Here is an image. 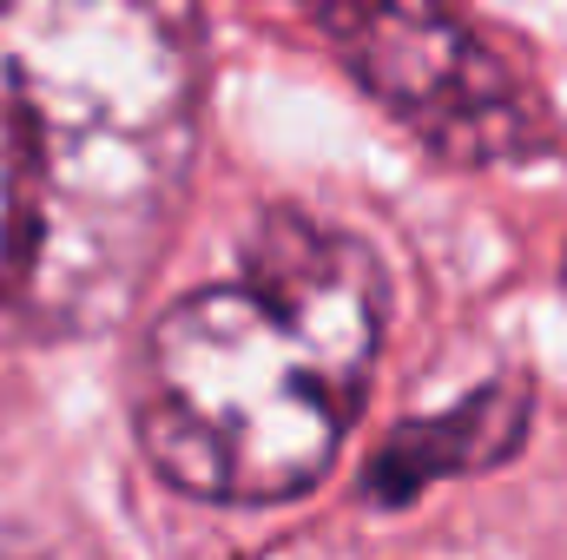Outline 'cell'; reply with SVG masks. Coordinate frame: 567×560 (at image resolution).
Segmentation results:
<instances>
[{
	"instance_id": "6da1fadb",
	"label": "cell",
	"mask_w": 567,
	"mask_h": 560,
	"mask_svg": "<svg viewBox=\"0 0 567 560\" xmlns=\"http://www.w3.org/2000/svg\"><path fill=\"white\" fill-rule=\"evenodd\" d=\"M198 126L192 0H0V336L73 343L140 303Z\"/></svg>"
},
{
	"instance_id": "277c9868",
	"label": "cell",
	"mask_w": 567,
	"mask_h": 560,
	"mask_svg": "<svg viewBox=\"0 0 567 560\" xmlns=\"http://www.w3.org/2000/svg\"><path fill=\"white\" fill-rule=\"evenodd\" d=\"M528 416H535L528 383L502 376V383L475 390L468 403H455L449 416H429V422L396 428V435L377 448L370 475H363V501L390 515V508L416 501L423 488L449 481V475H468V468H495V462H508V455L522 448V435H528Z\"/></svg>"
},
{
	"instance_id": "7a4b0ae2",
	"label": "cell",
	"mask_w": 567,
	"mask_h": 560,
	"mask_svg": "<svg viewBox=\"0 0 567 560\" xmlns=\"http://www.w3.org/2000/svg\"><path fill=\"white\" fill-rule=\"evenodd\" d=\"M390 283L363 238L265 211L245 271L165 303L133 376V435L165 488L278 508L343 455L377 376Z\"/></svg>"
},
{
	"instance_id": "3957f363",
	"label": "cell",
	"mask_w": 567,
	"mask_h": 560,
	"mask_svg": "<svg viewBox=\"0 0 567 560\" xmlns=\"http://www.w3.org/2000/svg\"><path fill=\"white\" fill-rule=\"evenodd\" d=\"M317 27L357 86L449 165L522 158L548 139L535 86L462 0H317Z\"/></svg>"
}]
</instances>
